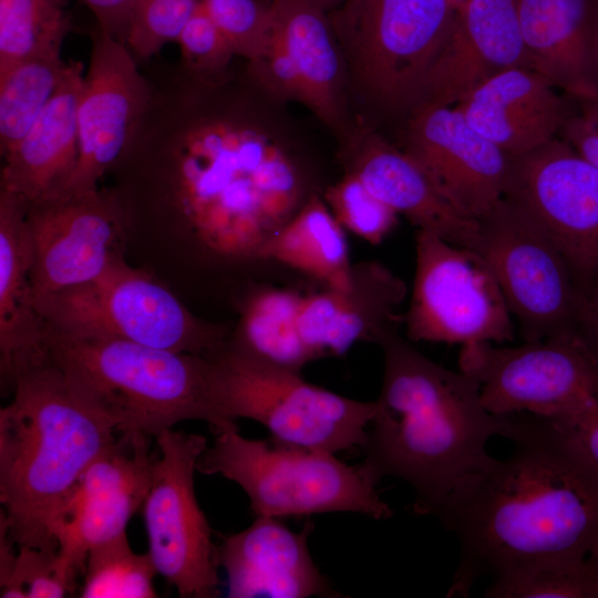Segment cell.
I'll return each instance as SVG.
<instances>
[{
  "label": "cell",
  "mask_w": 598,
  "mask_h": 598,
  "mask_svg": "<svg viewBox=\"0 0 598 598\" xmlns=\"http://www.w3.org/2000/svg\"><path fill=\"white\" fill-rule=\"evenodd\" d=\"M512 419V453L465 476L436 515L460 546L447 597H467L482 577L598 550V476L549 419Z\"/></svg>",
  "instance_id": "obj_1"
},
{
  "label": "cell",
  "mask_w": 598,
  "mask_h": 598,
  "mask_svg": "<svg viewBox=\"0 0 598 598\" xmlns=\"http://www.w3.org/2000/svg\"><path fill=\"white\" fill-rule=\"evenodd\" d=\"M377 343L383 380L358 465L375 485L384 477L405 481L413 512L437 515L456 485L492 458L488 441L508 437L512 414L487 411L476 380L430 360L399 330Z\"/></svg>",
  "instance_id": "obj_2"
},
{
  "label": "cell",
  "mask_w": 598,
  "mask_h": 598,
  "mask_svg": "<svg viewBox=\"0 0 598 598\" xmlns=\"http://www.w3.org/2000/svg\"><path fill=\"white\" fill-rule=\"evenodd\" d=\"M165 115L157 135L165 140L172 200L190 233L216 256L260 259L305 203L297 167L241 122Z\"/></svg>",
  "instance_id": "obj_3"
},
{
  "label": "cell",
  "mask_w": 598,
  "mask_h": 598,
  "mask_svg": "<svg viewBox=\"0 0 598 598\" xmlns=\"http://www.w3.org/2000/svg\"><path fill=\"white\" fill-rule=\"evenodd\" d=\"M11 389L0 410V517L18 547L58 549L65 502L117 432L49 360Z\"/></svg>",
  "instance_id": "obj_4"
},
{
  "label": "cell",
  "mask_w": 598,
  "mask_h": 598,
  "mask_svg": "<svg viewBox=\"0 0 598 598\" xmlns=\"http://www.w3.org/2000/svg\"><path fill=\"white\" fill-rule=\"evenodd\" d=\"M48 360L117 433L157 436L199 420L218 434L238 429L220 404L212 357L47 324Z\"/></svg>",
  "instance_id": "obj_5"
},
{
  "label": "cell",
  "mask_w": 598,
  "mask_h": 598,
  "mask_svg": "<svg viewBox=\"0 0 598 598\" xmlns=\"http://www.w3.org/2000/svg\"><path fill=\"white\" fill-rule=\"evenodd\" d=\"M455 10L450 0H342L328 18L348 90L374 113L405 124L421 102Z\"/></svg>",
  "instance_id": "obj_6"
},
{
  "label": "cell",
  "mask_w": 598,
  "mask_h": 598,
  "mask_svg": "<svg viewBox=\"0 0 598 598\" xmlns=\"http://www.w3.org/2000/svg\"><path fill=\"white\" fill-rule=\"evenodd\" d=\"M197 472L238 484L255 516L351 512L386 519L393 515L359 465L350 466L331 453L246 439L238 429L215 434L197 461Z\"/></svg>",
  "instance_id": "obj_7"
},
{
  "label": "cell",
  "mask_w": 598,
  "mask_h": 598,
  "mask_svg": "<svg viewBox=\"0 0 598 598\" xmlns=\"http://www.w3.org/2000/svg\"><path fill=\"white\" fill-rule=\"evenodd\" d=\"M220 404L237 422L262 424L271 442L336 454L360 447L375 412L359 401L307 382L300 372L266 363L226 344L212 355Z\"/></svg>",
  "instance_id": "obj_8"
},
{
  "label": "cell",
  "mask_w": 598,
  "mask_h": 598,
  "mask_svg": "<svg viewBox=\"0 0 598 598\" xmlns=\"http://www.w3.org/2000/svg\"><path fill=\"white\" fill-rule=\"evenodd\" d=\"M37 309L55 329L182 353L212 357L229 341L224 328L193 315L172 291L123 257L97 278L48 297Z\"/></svg>",
  "instance_id": "obj_9"
},
{
  "label": "cell",
  "mask_w": 598,
  "mask_h": 598,
  "mask_svg": "<svg viewBox=\"0 0 598 598\" xmlns=\"http://www.w3.org/2000/svg\"><path fill=\"white\" fill-rule=\"evenodd\" d=\"M478 225L475 250L491 267L524 341L576 330L584 292L548 234L504 197Z\"/></svg>",
  "instance_id": "obj_10"
},
{
  "label": "cell",
  "mask_w": 598,
  "mask_h": 598,
  "mask_svg": "<svg viewBox=\"0 0 598 598\" xmlns=\"http://www.w3.org/2000/svg\"><path fill=\"white\" fill-rule=\"evenodd\" d=\"M512 317L478 251L416 230L413 286L403 315L410 341L499 344L514 339Z\"/></svg>",
  "instance_id": "obj_11"
},
{
  "label": "cell",
  "mask_w": 598,
  "mask_h": 598,
  "mask_svg": "<svg viewBox=\"0 0 598 598\" xmlns=\"http://www.w3.org/2000/svg\"><path fill=\"white\" fill-rule=\"evenodd\" d=\"M158 456L142 508L148 554L158 575L183 598L219 595L218 546L200 509L194 486L205 436L163 431L155 436Z\"/></svg>",
  "instance_id": "obj_12"
},
{
  "label": "cell",
  "mask_w": 598,
  "mask_h": 598,
  "mask_svg": "<svg viewBox=\"0 0 598 598\" xmlns=\"http://www.w3.org/2000/svg\"><path fill=\"white\" fill-rule=\"evenodd\" d=\"M458 367L478 382L483 405L496 415L551 417L598 398V359L577 329L517 347L464 344Z\"/></svg>",
  "instance_id": "obj_13"
},
{
  "label": "cell",
  "mask_w": 598,
  "mask_h": 598,
  "mask_svg": "<svg viewBox=\"0 0 598 598\" xmlns=\"http://www.w3.org/2000/svg\"><path fill=\"white\" fill-rule=\"evenodd\" d=\"M503 197L548 234L585 295L598 278V168L556 137L508 156Z\"/></svg>",
  "instance_id": "obj_14"
},
{
  "label": "cell",
  "mask_w": 598,
  "mask_h": 598,
  "mask_svg": "<svg viewBox=\"0 0 598 598\" xmlns=\"http://www.w3.org/2000/svg\"><path fill=\"white\" fill-rule=\"evenodd\" d=\"M35 308L86 283L123 257L126 210L120 195L97 189L27 206Z\"/></svg>",
  "instance_id": "obj_15"
},
{
  "label": "cell",
  "mask_w": 598,
  "mask_h": 598,
  "mask_svg": "<svg viewBox=\"0 0 598 598\" xmlns=\"http://www.w3.org/2000/svg\"><path fill=\"white\" fill-rule=\"evenodd\" d=\"M150 101L148 85L128 47L97 30L78 106V163L58 197L99 189L100 178L125 151Z\"/></svg>",
  "instance_id": "obj_16"
},
{
  "label": "cell",
  "mask_w": 598,
  "mask_h": 598,
  "mask_svg": "<svg viewBox=\"0 0 598 598\" xmlns=\"http://www.w3.org/2000/svg\"><path fill=\"white\" fill-rule=\"evenodd\" d=\"M118 434L83 473L55 527L59 554L82 573L92 547L126 533L151 487L158 456L151 437Z\"/></svg>",
  "instance_id": "obj_17"
},
{
  "label": "cell",
  "mask_w": 598,
  "mask_h": 598,
  "mask_svg": "<svg viewBox=\"0 0 598 598\" xmlns=\"http://www.w3.org/2000/svg\"><path fill=\"white\" fill-rule=\"evenodd\" d=\"M404 151L458 210L478 220L503 197L508 155L454 106H421L404 124Z\"/></svg>",
  "instance_id": "obj_18"
},
{
  "label": "cell",
  "mask_w": 598,
  "mask_h": 598,
  "mask_svg": "<svg viewBox=\"0 0 598 598\" xmlns=\"http://www.w3.org/2000/svg\"><path fill=\"white\" fill-rule=\"evenodd\" d=\"M517 66L530 63L515 0H467L455 10L416 109L455 106L485 81Z\"/></svg>",
  "instance_id": "obj_19"
},
{
  "label": "cell",
  "mask_w": 598,
  "mask_h": 598,
  "mask_svg": "<svg viewBox=\"0 0 598 598\" xmlns=\"http://www.w3.org/2000/svg\"><path fill=\"white\" fill-rule=\"evenodd\" d=\"M404 281L375 261L352 266L346 290L302 295L297 329L312 361L343 355L355 342L377 343L403 323Z\"/></svg>",
  "instance_id": "obj_20"
},
{
  "label": "cell",
  "mask_w": 598,
  "mask_h": 598,
  "mask_svg": "<svg viewBox=\"0 0 598 598\" xmlns=\"http://www.w3.org/2000/svg\"><path fill=\"white\" fill-rule=\"evenodd\" d=\"M354 137L342 152L346 173L355 175L375 197L398 215H403L416 230L476 249L478 220L447 200L417 161L368 130Z\"/></svg>",
  "instance_id": "obj_21"
},
{
  "label": "cell",
  "mask_w": 598,
  "mask_h": 598,
  "mask_svg": "<svg viewBox=\"0 0 598 598\" xmlns=\"http://www.w3.org/2000/svg\"><path fill=\"white\" fill-rule=\"evenodd\" d=\"M312 529L310 520L297 533L277 517L256 516L246 529L225 536L218 563L227 574L228 597H341L310 555Z\"/></svg>",
  "instance_id": "obj_22"
},
{
  "label": "cell",
  "mask_w": 598,
  "mask_h": 598,
  "mask_svg": "<svg viewBox=\"0 0 598 598\" xmlns=\"http://www.w3.org/2000/svg\"><path fill=\"white\" fill-rule=\"evenodd\" d=\"M577 102L537 71L517 66L485 81L456 107L466 122L508 156L558 137Z\"/></svg>",
  "instance_id": "obj_23"
},
{
  "label": "cell",
  "mask_w": 598,
  "mask_h": 598,
  "mask_svg": "<svg viewBox=\"0 0 598 598\" xmlns=\"http://www.w3.org/2000/svg\"><path fill=\"white\" fill-rule=\"evenodd\" d=\"M530 68L585 104L598 101V0H515Z\"/></svg>",
  "instance_id": "obj_24"
},
{
  "label": "cell",
  "mask_w": 598,
  "mask_h": 598,
  "mask_svg": "<svg viewBox=\"0 0 598 598\" xmlns=\"http://www.w3.org/2000/svg\"><path fill=\"white\" fill-rule=\"evenodd\" d=\"M84 75L80 62L69 61L53 96L16 147L2 156L0 189L14 194L27 206L56 198L73 175Z\"/></svg>",
  "instance_id": "obj_25"
},
{
  "label": "cell",
  "mask_w": 598,
  "mask_h": 598,
  "mask_svg": "<svg viewBox=\"0 0 598 598\" xmlns=\"http://www.w3.org/2000/svg\"><path fill=\"white\" fill-rule=\"evenodd\" d=\"M31 269L27 205L0 189V372L7 388L48 360L47 323L34 305Z\"/></svg>",
  "instance_id": "obj_26"
},
{
  "label": "cell",
  "mask_w": 598,
  "mask_h": 598,
  "mask_svg": "<svg viewBox=\"0 0 598 598\" xmlns=\"http://www.w3.org/2000/svg\"><path fill=\"white\" fill-rule=\"evenodd\" d=\"M274 29L292 59L303 91L302 103L323 123H341L348 76L328 13L310 0H270Z\"/></svg>",
  "instance_id": "obj_27"
},
{
  "label": "cell",
  "mask_w": 598,
  "mask_h": 598,
  "mask_svg": "<svg viewBox=\"0 0 598 598\" xmlns=\"http://www.w3.org/2000/svg\"><path fill=\"white\" fill-rule=\"evenodd\" d=\"M260 259L296 269L326 288L346 290L352 266L343 227L324 199L311 195L299 210L270 238Z\"/></svg>",
  "instance_id": "obj_28"
},
{
  "label": "cell",
  "mask_w": 598,
  "mask_h": 598,
  "mask_svg": "<svg viewBox=\"0 0 598 598\" xmlns=\"http://www.w3.org/2000/svg\"><path fill=\"white\" fill-rule=\"evenodd\" d=\"M301 297L282 288L255 292L246 301L236 334L227 344L248 357L300 372L312 361L297 329Z\"/></svg>",
  "instance_id": "obj_29"
},
{
  "label": "cell",
  "mask_w": 598,
  "mask_h": 598,
  "mask_svg": "<svg viewBox=\"0 0 598 598\" xmlns=\"http://www.w3.org/2000/svg\"><path fill=\"white\" fill-rule=\"evenodd\" d=\"M69 68L61 54L22 60L0 71V152H11L55 93Z\"/></svg>",
  "instance_id": "obj_30"
},
{
  "label": "cell",
  "mask_w": 598,
  "mask_h": 598,
  "mask_svg": "<svg viewBox=\"0 0 598 598\" xmlns=\"http://www.w3.org/2000/svg\"><path fill=\"white\" fill-rule=\"evenodd\" d=\"M70 28L65 0H0V71L25 59L61 54Z\"/></svg>",
  "instance_id": "obj_31"
},
{
  "label": "cell",
  "mask_w": 598,
  "mask_h": 598,
  "mask_svg": "<svg viewBox=\"0 0 598 598\" xmlns=\"http://www.w3.org/2000/svg\"><path fill=\"white\" fill-rule=\"evenodd\" d=\"M82 574V598L156 597L152 558L148 553H135L126 533L92 547Z\"/></svg>",
  "instance_id": "obj_32"
},
{
  "label": "cell",
  "mask_w": 598,
  "mask_h": 598,
  "mask_svg": "<svg viewBox=\"0 0 598 598\" xmlns=\"http://www.w3.org/2000/svg\"><path fill=\"white\" fill-rule=\"evenodd\" d=\"M492 598H598V550L573 563L546 564L492 579Z\"/></svg>",
  "instance_id": "obj_33"
},
{
  "label": "cell",
  "mask_w": 598,
  "mask_h": 598,
  "mask_svg": "<svg viewBox=\"0 0 598 598\" xmlns=\"http://www.w3.org/2000/svg\"><path fill=\"white\" fill-rule=\"evenodd\" d=\"M324 202L343 228L371 245L380 244L398 224V214L353 174L327 188Z\"/></svg>",
  "instance_id": "obj_34"
},
{
  "label": "cell",
  "mask_w": 598,
  "mask_h": 598,
  "mask_svg": "<svg viewBox=\"0 0 598 598\" xmlns=\"http://www.w3.org/2000/svg\"><path fill=\"white\" fill-rule=\"evenodd\" d=\"M80 573L60 556L59 549L19 546L12 573L0 586V596L61 598L73 590Z\"/></svg>",
  "instance_id": "obj_35"
},
{
  "label": "cell",
  "mask_w": 598,
  "mask_h": 598,
  "mask_svg": "<svg viewBox=\"0 0 598 598\" xmlns=\"http://www.w3.org/2000/svg\"><path fill=\"white\" fill-rule=\"evenodd\" d=\"M235 55L249 62L267 54L274 34L270 2L260 0H202Z\"/></svg>",
  "instance_id": "obj_36"
},
{
  "label": "cell",
  "mask_w": 598,
  "mask_h": 598,
  "mask_svg": "<svg viewBox=\"0 0 598 598\" xmlns=\"http://www.w3.org/2000/svg\"><path fill=\"white\" fill-rule=\"evenodd\" d=\"M202 0H137L126 45L135 58H151L176 42Z\"/></svg>",
  "instance_id": "obj_37"
},
{
  "label": "cell",
  "mask_w": 598,
  "mask_h": 598,
  "mask_svg": "<svg viewBox=\"0 0 598 598\" xmlns=\"http://www.w3.org/2000/svg\"><path fill=\"white\" fill-rule=\"evenodd\" d=\"M176 42L187 65L202 73L225 69L234 52L203 2L197 6Z\"/></svg>",
  "instance_id": "obj_38"
},
{
  "label": "cell",
  "mask_w": 598,
  "mask_h": 598,
  "mask_svg": "<svg viewBox=\"0 0 598 598\" xmlns=\"http://www.w3.org/2000/svg\"><path fill=\"white\" fill-rule=\"evenodd\" d=\"M249 63L251 74L266 91L277 97L302 103L303 91L298 70L275 29L267 54Z\"/></svg>",
  "instance_id": "obj_39"
},
{
  "label": "cell",
  "mask_w": 598,
  "mask_h": 598,
  "mask_svg": "<svg viewBox=\"0 0 598 598\" xmlns=\"http://www.w3.org/2000/svg\"><path fill=\"white\" fill-rule=\"evenodd\" d=\"M547 419L598 476V398L586 399Z\"/></svg>",
  "instance_id": "obj_40"
},
{
  "label": "cell",
  "mask_w": 598,
  "mask_h": 598,
  "mask_svg": "<svg viewBox=\"0 0 598 598\" xmlns=\"http://www.w3.org/2000/svg\"><path fill=\"white\" fill-rule=\"evenodd\" d=\"M94 14L99 30L126 44L137 0H80Z\"/></svg>",
  "instance_id": "obj_41"
},
{
  "label": "cell",
  "mask_w": 598,
  "mask_h": 598,
  "mask_svg": "<svg viewBox=\"0 0 598 598\" xmlns=\"http://www.w3.org/2000/svg\"><path fill=\"white\" fill-rule=\"evenodd\" d=\"M560 135L598 168V131L592 117L585 110L569 118Z\"/></svg>",
  "instance_id": "obj_42"
},
{
  "label": "cell",
  "mask_w": 598,
  "mask_h": 598,
  "mask_svg": "<svg viewBox=\"0 0 598 598\" xmlns=\"http://www.w3.org/2000/svg\"><path fill=\"white\" fill-rule=\"evenodd\" d=\"M577 330L598 359V278L584 295Z\"/></svg>",
  "instance_id": "obj_43"
},
{
  "label": "cell",
  "mask_w": 598,
  "mask_h": 598,
  "mask_svg": "<svg viewBox=\"0 0 598 598\" xmlns=\"http://www.w3.org/2000/svg\"><path fill=\"white\" fill-rule=\"evenodd\" d=\"M327 13L333 10L342 0H310Z\"/></svg>",
  "instance_id": "obj_44"
},
{
  "label": "cell",
  "mask_w": 598,
  "mask_h": 598,
  "mask_svg": "<svg viewBox=\"0 0 598 598\" xmlns=\"http://www.w3.org/2000/svg\"><path fill=\"white\" fill-rule=\"evenodd\" d=\"M590 105L598 112V101L590 103Z\"/></svg>",
  "instance_id": "obj_45"
}]
</instances>
